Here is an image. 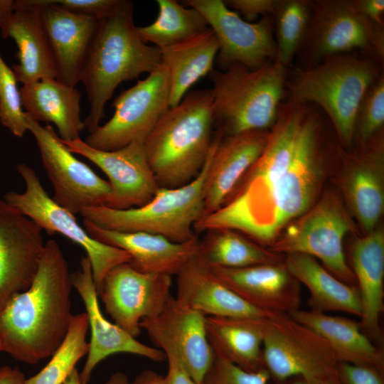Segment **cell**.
Listing matches in <instances>:
<instances>
[{
    "instance_id": "83f0119b",
    "label": "cell",
    "mask_w": 384,
    "mask_h": 384,
    "mask_svg": "<svg viewBox=\"0 0 384 384\" xmlns=\"http://www.w3.org/2000/svg\"><path fill=\"white\" fill-rule=\"evenodd\" d=\"M26 113L37 122L53 123L63 141L80 139L85 128L80 117V92L56 78H45L19 89Z\"/></svg>"
},
{
    "instance_id": "30bf717a",
    "label": "cell",
    "mask_w": 384,
    "mask_h": 384,
    "mask_svg": "<svg viewBox=\"0 0 384 384\" xmlns=\"http://www.w3.org/2000/svg\"><path fill=\"white\" fill-rule=\"evenodd\" d=\"M262 351L265 368L276 384L336 373L338 360L328 343L288 313L274 312L267 318Z\"/></svg>"
},
{
    "instance_id": "d590c367",
    "label": "cell",
    "mask_w": 384,
    "mask_h": 384,
    "mask_svg": "<svg viewBox=\"0 0 384 384\" xmlns=\"http://www.w3.org/2000/svg\"><path fill=\"white\" fill-rule=\"evenodd\" d=\"M311 5L305 0H277L273 14L277 26L274 60L285 67L292 61L306 31Z\"/></svg>"
},
{
    "instance_id": "603a6c76",
    "label": "cell",
    "mask_w": 384,
    "mask_h": 384,
    "mask_svg": "<svg viewBox=\"0 0 384 384\" xmlns=\"http://www.w3.org/2000/svg\"><path fill=\"white\" fill-rule=\"evenodd\" d=\"M210 269L223 283L257 309L269 313H289L299 309L301 284L284 262L237 269Z\"/></svg>"
},
{
    "instance_id": "3957f363",
    "label": "cell",
    "mask_w": 384,
    "mask_h": 384,
    "mask_svg": "<svg viewBox=\"0 0 384 384\" xmlns=\"http://www.w3.org/2000/svg\"><path fill=\"white\" fill-rule=\"evenodd\" d=\"M161 63V50L144 42L137 31L132 3L119 0L115 10L100 21L80 74L90 105L84 120L89 133L100 125L120 83L149 74Z\"/></svg>"
},
{
    "instance_id": "6da1fadb",
    "label": "cell",
    "mask_w": 384,
    "mask_h": 384,
    "mask_svg": "<svg viewBox=\"0 0 384 384\" xmlns=\"http://www.w3.org/2000/svg\"><path fill=\"white\" fill-rule=\"evenodd\" d=\"M319 129L302 105L279 107L257 160L225 202L195 223V233L233 230L270 248L321 191L325 166Z\"/></svg>"
},
{
    "instance_id": "d4e9b609",
    "label": "cell",
    "mask_w": 384,
    "mask_h": 384,
    "mask_svg": "<svg viewBox=\"0 0 384 384\" xmlns=\"http://www.w3.org/2000/svg\"><path fill=\"white\" fill-rule=\"evenodd\" d=\"M176 276L175 298L205 316L262 319L273 314L257 309L244 300L197 257Z\"/></svg>"
},
{
    "instance_id": "ee69618b",
    "label": "cell",
    "mask_w": 384,
    "mask_h": 384,
    "mask_svg": "<svg viewBox=\"0 0 384 384\" xmlns=\"http://www.w3.org/2000/svg\"><path fill=\"white\" fill-rule=\"evenodd\" d=\"M348 4L355 11L365 16L375 23L383 26V0H351L348 1Z\"/></svg>"
},
{
    "instance_id": "f1b7e54d",
    "label": "cell",
    "mask_w": 384,
    "mask_h": 384,
    "mask_svg": "<svg viewBox=\"0 0 384 384\" xmlns=\"http://www.w3.org/2000/svg\"><path fill=\"white\" fill-rule=\"evenodd\" d=\"M288 314L320 335L334 352L338 362L371 366L384 371L381 348L363 333L359 322L311 310L299 309Z\"/></svg>"
},
{
    "instance_id": "e0dca14e",
    "label": "cell",
    "mask_w": 384,
    "mask_h": 384,
    "mask_svg": "<svg viewBox=\"0 0 384 384\" xmlns=\"http://www.w3.org/2000/svg\"><path fill=\"white\" fill-rule=\"evenodd\" d=\"M42 233L32 219L0 197V310L32 284L45 245Z\"/></svg>"
},
{
    "instance_id": "f35d334b",
    "label": "cell",
    "mask_w": 384,
    "mask_h": 384,
    "mask_svg": "<svg viewBox=\"0 0 384 384\" xmlns=\"http://www.w3.org/2000/svg\"><path fill=\"white\" fill-rule=\"evenodd\" d=\"M270 375L266 368L256 372L246 371L215 353L213 363L204 384H268Z\"/></svg>"
},
{
    "instance_id": "7402d4cb",
    "label": "cell",
    "mask_w": 384,
    "mask_h": 384,
    "mask_svg": "<svg viewBox=\"0 0 384 384\" xmlns=\"http://www.w3.org/2000/svg\"><path fill=\"white\" fill-rule=\"evenodd\" d=\"M83 225L93 239L127 252L131 257L129 263L142 272L177 275L198 255V237L188 242H176L148 233L104 229L84 219Z\"/></svg>"
},
{
    "instance_id": "681fc988",
    "label": "cell",
    "mask_w": 384,
    "mask_h": 384,
    "mask_svg": "<svg viewBox=\"0 0 384 384\" xmlns=\"http://www.w3.org/2000/svg\"><path fill=\"white\" fill-rule=\"evenodd\" d=\"M63 384H85L82 382L80 373L75 368L66 378Z\"/></svg>"
},
{
    "instance_id": "4dcf8cb0",
    "label": "cell",
    "mask_w": 384,
    "mask_h": 384,
    "mask_svg": "<svg viewBox=\"0 0 384 384\" xmlns=\"http://www.w3.org/2000/svg\"><path fill=\"white\" fill-rule=\"evenodd\" d=\"M284 255L288 271L309 291L310 310L323 313L342 311L361 317L362 305L356 286L338 279L313 257L302 253Z\"/></svg>"
},
{
    "instance_id": "9a60e30c",
    "label": "cell",
    "mask_w": 384,
    "mask_h": 384,
    "mask_svg": "<svg viewBox=\"0 0 384 384\" xmlns=\"http://www.w3.org/2000/svg\"><path fill=\"white\" fill-rule=\"evenodd\" d=\"M140 327L160 350L175 354L191 376L203 383L215 358L204 315L171 296L164 309L143 319Z\"/></svg>"
},
{
    "instance_id": "7c38bea8",
    "label": "cell",
    "mask_w": 384,
    "mask_h": 384,
    "mask_svg": "<svg viewBox=\"0 0 384 384\" xmlns=\"http://www.w3.org/2000/svg\"><path fill=\"white\" fill-rule=\"evenodd\" d=\"M26 119L53 184V201L74 215L87 208L106 206L110 194L108 181L77 159L50 124L43 126L28 114Z\"/></svg>"
},
{
    "instance_id": "836d02e7",
    "label": "cell",
    "mask_w": 384,
    "mask_h": 384,
    "mask_svg": "<svg viewBox=\"0 0 384 384\" xmlns=\"http://www.w3.org/2000/svg\"><path fill=\"white\" fill-rule=\"evenodd\" d=\"M159 8L154 22L137 26L141 39L163 50L187 41L209 28L203 16L196 9L186 8L175 0H156Z\"/></svg>"
},
{
    "instance_id": "e575fe53",
    "label": "cell",
    "mask_w": 384,
    "mask_h": 384,
    "mask_svg": "<svg viewBox=\"0 0 384 384\" xmlns=\"http://www.w3.org/2000/svg\"><path fill=\"white\" fill-rule=\"evenodd\" d=\"M87 331L86 313L73 315L63 341L48 363L36 374L26 378L23 384H63L78 362L87 353Z\"/></svg>"
},
{
    "instance_id": "7dc6e473",
    "label": "cell",
    "mask_w": 384,
    "mask_h": 384,
    "mask_svg": "<svg viewBox=\"0 0 384 384\" xmlns=\"http://www.w3.org/2000/svg\"><path fill=\"white\" fill-rule=\"evenodd\" d=\"M130 384H165V382L164 376L160 374L151 370H144Z\"/></svg>"
},
{
    "instance_id": "f6af8a7d",
    "label": "cell",
    "mask_w": 384,
    "mask_h": 384,
    "mask_svg": "<svg viewBox=\"0 0 384 384\" xmlns=\"http://www.w3.org/2000/svg\"><path fill=\"white\" fill-rule=\"evenodd\" d=\"M25 379L24 374L17 367L0 368V384H23Z\"/></svg>"
},
{
    "instance_id": "f546056e",
    "label": "cell",
    "mask_w": 384,
    "mask_h": 384,
    "mask_svg": "<svg viewBox=\"0 0 384 384\" xmlns=\"http://www.w3.org/2000/svg\"><path fill=\"white\" fill-rule=\"evenodd\" d=\"M267 318L206 316L214 353L246 371L265 368L262 347Z\"/></svg>"
},
{
    "instance_id": "4316f807",
    "label": "cell",
    "mask_w": 384,
    "mask_h": 384,
    "mask_svg": "<svg viewBox=\"0 0 384 384\" xmlns=\"http://www.w3.org/2000/svg\"><path fill=\"white\" fill-rule=\"evenodd\" d=\"M384 151L380 135L349 161L343 181L346 202L366 234L375 230L384 209Z\"/></svg>"
},
{
    "instance_id": "7bdbcfd3",
    "label": "cell",
    "mask_w": 384,
    "mask_h": 384,
    "mask_svg": "<svg viewBox=\"0 0 384 384\" xmlns=\"http://www.w3.org/2000/svg\"><path fill=\"white\" fill-rule=\"evenodd\" d=\"M168 370L164 378L165 384H204L196 382L186 370L181 361L174 353H166Z\"/></svg>"
},
{
    "instance_id": "5b68a950",
    "label": "cell",
    "mask_w": 384,
    "mask_h": 384,
    "mask_svg": "<svg viewBox=\"0 0 384 384\" xmlns=\"http://www.w3.org/2000/svg\"><path fill=\"white\" fill-rule=\"evenodd\" d=\"M286 67L270 60L251 70L233 65L225 71L213 70L215 125L224 136L254 130L267 131L276 122L284 95Z\"/></svg>"
},
{
    "instance_id": "2e32d148",
    "label": "cell",
    "mask_w": 384,
    "mask_h": 384,
    "mask_svg": "<svg viewBox=\"0 0 384 384\" xmlns=\"http://www.w3.org/2000/svg\"><path fill=\"white\" fill-rule=\"evenodd\" d=\"M62 142L73 154L92 161L107 175L110 194L106 207L125 210L141 206L148 203L159 188L144 143L133 142L116 150L102 151L81 139Z\"/></svg>"
},
{
    "instance_id": "7a4b0ae2",
    "label": "cell",
    "mask_w": 384,
    "mask_h": 384,
    "mask_svg": "<svg viewBox=\"0 0 384 384\" xmlns=\"http://www.w3.org/2000/svg\"><path fill=\"white\" fill-rule=\"evenodd\" d=\"M72 288L65 256L58 242L49 240L30 287L0 310L2 351L30 365L50 357L70 326Z\"/></svg>"
},
{
    "instance_id": "1f68e13d",
    "label": "cell",
    "mask_w": 384,
    "mask_h": 384,
    "mask_svg": "<svg viewBox=\"0 0 384 384\" xmlns=\"http://www.w3.org/2000/svg\"><path fill=\"white\" fill-rule=\"evenodd\" d=\"M219 46L213 31H206L160 50L170 83L169 107L179 104L189 88L213 70Z\"/></svg>"
},
{
    "instance_id": "bcb514c9",
    "label": "cell",
    "mask_w": 384,
    "mask_h": 384,
    "mask_svg": "<svg viewBox=\"0 0 384 384\" xmlns=\"http://www.w3.org/2000/svg\"><path fill=\"white\" fill-rule=\"evenodd\" d=\"M292 381H287L282 384H341L337 372L321 378H306L302 377H295Z\"/></svg>"
},
{
    "instance_id": "8992f818",
    "label": "cell",
    "mask_w": 384,
    "mask_h": 384,
    "mask_svg": "<svg viewBox=\"0 0 384 384\" xmlns=\"http://www.w3.org/2000/svg\"><path fill=\"white\" fill-rule=\"evenodd\" d=\"M215 137L200 174L188 183L176 188H159L146 203L125 210L106 206L85 209L84 220L119 232H143L185 242L198 237L195 223L203 215L204 186Z\"/></svg>"
},
{
    "instance_id": "ab89813d",
    "label": "cell",
    "mask_w": 384,
    "mask_h": 384,
    "mask_svg": "<svg viewBox=\"0 0 384 384\" xmlns=\"http://www.w3.org/2000/svg\"><path fill=\"white\" fill-rule=\"evenodd\" d=\"M48 4L66 11L88 16L98 20L110 15L119 0H46Z\"/></svg>"
},
{
    "instance_id": "ac0fdd59",
    "label": "cell",
    "mask_w": 384,
    "mask_h": 384,
    "mask_svg": "<svg viewBox=\"0 0 384 384\" xmlns=\"http://www.w3.org/2000/svg\"><path fill=\"white\" fill-rule=\"evenodd\" d=\"M0 36L17 46L18 63L11 68L18 82L57 78L42 6L36 0H0Z\"/></svg>"
},
{
    "instance_id": "ba28073f",
    "label": "cell",
    "mask_w": 384,
    "mask_h": 384,
    "mask_svg": "<svg viewBox=\"0 0 384 384\" xmlns=\"http://www.w3.org/2000/svg\"><path fill=\"white\" fill-rule=\"evenodd\" d=\"M351 228L352 223L340 198L328 194L291 222L269 249L280 255L302 253L317 258L338 279L356 286L343 246Z\"/></svg>"
},
{
    "instance_id": "277c9868",
    "label": "cell",
    "mask_w": 384,
    "mask_h": 384,
    "mask_svg": "<svg viewBox=\"0 0 384 384\" xmlns=\"http://www.w3.org/2000/svg\"><path fill=\"white\" fill-rule=\"evenodd\" d=\"M210 89L191 91L169 107L144 142L159 188L183 186L201 171L215 135Z\"/></svg>"
},
{
    "instance_id": "9c48e42d",
    "label": "cell",
    "mask_w": 384,
    "mask_h": 384,
    "mask_svg": "<svg viewBox=\"0 0 384 384\" xmlns=\"http://www.w3.org/2000/svg\"><path fill=\"white\" fill-rule=\"evenodd\" d=\"M16 170L25 183L26 189L23 193L8 191L4 200L32 219L48 234L60 233L81 246L90 262L97 291L112 268L130 262L131 257L124 250L91 238L78 224L74 214L49 196L31 166L21 163L16 165Z\"/></svg>"
},
{
    "instance_id": "44dd1931",
    "label": "cell",
    "mask_w": 384,
    "mask_h": 384,
    "mask_svg": "<svg viewBox=\"0 0 384 384\" xmlns=\"http://www.w3.org/2000/svg\"><path fill=\"white\" fill-rule=\"evenodd\" d=\"M268 132L254 130L223 137L218 131L204 186L203 216L217 210L229 198L260 156Z\"/></svg>"
},
{
    "instance_id": "8d00e7d4",
    "label": "cell",
    "mask_w": 384,
    "mask_h": 384,
    "mask_svg": "<svg viewBox=\"0 0 384 384\" xmlns=\"http://www.w3.org/2000/svg\"><path fill=\"white\" fill-rule=\"evenodd\" d=\"M17 82L11 68L0 54V122L13 135L21 138L28 129Z\"/></svg>"
},
{
    "instance_id": "ffe728a7",
    "label": "cell",
    "mask_w": 384,
    "mask_h": 384,
    "mask_svg": "<svg viewBox=\"0 0 384 384\" xmlns=\"http://www.w3.org/2000/svg\"><path fill=\"white\" fill-rule=\"evenodd\" d=\"M80 265V267L71 274V282L85 304L88 329L90 331L87 356L80 373L82 382L88 384L95 367L115 353H131L157 362L166 360V354L161 350L139 342L104 316L99 306L91 265L86 256L82 257Z\"/></svg>"
},
{
    "instance_id": "d6986e66",
    "label": "cell",
    "mask_w": 384,
    "mask_h": 384,
    "mask_svg": "<svg viewBox=\"0 0 384 384\" xmlns=\"http://www.w3.org/2000/svg\"><path fill=\"white\" fill-rule=\"evenodd\" d=\"M314 8L310 26L312 50L316 57L329 58L361 49L383 58V26L353 10L348 1H317Z\"/></svg>"
},
{
    "instance_id": "60d3db41",
    "label": "cell",
    "mask_w": 384,
    "mask_h": 384,
    "mask_svg": "<svg viewBox=\"0 0 384 384\" xmlns=\"http://www.w3.org/2000/svg\"><path fill=\"white\" fill-rule=\"evenodd\" d=\"M336 372L341 384H384V371L374 367L338 362Z\"/></svg>"
},
{
    "instance_id": "52a82bcc",
    "label": "cell",
    "mask_w": 384,
    "mask_h": 384,
    "mask_svg": "<svg viewBox=\"0 0 384 384\" xmlns=\"http://www.w3.org/2000/svg\"><path fill=\"white\" fill-rule=\"evenodd\" d=\"M378 76L376 65L370 59L332 55L321 64L297 73L289 85L291 103L319 105L330 118L341 142L350 146L359 107Z\"/></svg>"
},
{
    "instance_id": "8fae6325",
    "label": "cell",
    "mask_w": 384,
    "mask_h": 384,
    "mask_svg": "<svg viewBox=\"0 0 384 384\" xmlns=\"http://www.w3.org/2000/svg\"><path fill=\"white\" fill-rule=\"evenodd\" d=\"M169 95V74L162 63L114 100L112 117L90 133L85 142L102 151L116 150L133 142L144 143L170 107Z\"/></svg>"
},
{
    "instance_id": "d6a6232c",
    "label": "cell",
    "mask_w": 384,
    "mask_h": 384,
    "mask_svg": "<svg viewBox=\"0 0 384 384\" xmlns=\"http://www.w3.org/2000/svg\"><path fill=\"white\" fill-rule=\"evenodd\" d=\"M197 257L210 268H243L284 262V255L275 253L242 234L228 229L205 232L198 243Z\"/></svg>"
},
{
    "instance_id": "f907efd6",
    "label": "cell",
    "mask_w": 384,
    "mask_h": 384,
    "mask_svg": "<svg viewBox=\"0 0 384 384\" xmlns=\"http://www.w3.org/2000/svg\"><path fill=\"white\" fill-rule=\"evenodd\" d=\"M2 352V348H1V345L0 343V353Z\"/></svg>"
},
{
    "instance_id": "c3c4849f",
    "label": "cell",
    "mask_w": 384,
    "mask_h": 384,
    "mask_svg": "<svg viewBox=\"0 0 384 384\" xmlns=\"http://www.w3.org/2000/svg\"><path fill=\"white\" fill-rule=\"evenodd\" d=\"M105 384H130V382L125 373L117 372L110 375Z\"/></svg>"
},
{
    "instance_id": "b9f144b4",
    "label": "cell",
    "mask_w": 384,
    "mask_h": 384,
    "mask_svg": "<svg viewBox=\"0 0 384 384\" xmlns=\"http://www.w3.org/2000/svg\"><path fill=\"white\" fill-rule=\"evenodd\" d=\"M224 2L233 11L242 14L247 21L252 22L260 15L274 14L277 0H227Z\"/></svg>"
},
{
    "instance_id": "74e56055",
    "label": "cell",
    "mask_w": 384,
    "mask_h": 384,
    "mask_svg": "<svg viewBox=\"0 0 384 384\" xmlns=\"http://www.w3.org/2000/svg\"><path fill=\"white\" fill-rule=\"evenodd\" d=\"M384 124L383 75L371 85L359 107L354 137L366 144L383 129Z\"/></svg>"
},
{
    "instance_id": "5bb4252c",
    "label": "cell",
    "mask_w": 384,
    "mask_h": 384,
    "mask_svg": "<svg viewBox=\"0 0 384 384\" xmlns=\"http://www.w3.org/2000/svg\"><path fill=\"white\" fill-rule=\"evenodd\" d=\"M186 2L203 16L215 33L219 46L216 60L222 68L241 65L255 70L275 59L276 42L267 15L257 22H248L222 0Z\"/></svg>"
},
{
    "instance_id": "cb8c5ba5",
    "label": "cell",
    "mask_w": 384,
    "mask_h": 384,
    "mask_svg": "<svg viewBox=\"0 0 384 384\" xmlns=\"http://www.w3.org/2000/svg\"><path fill=\"white\" fill-rule=\"evenodd\" d=\"M42 14L59 81L76 87L100 20L36 0Z\"/></svg>"
},
{
    "instance_id": "4fadbf2b",
    "label": "cell",
    "mask_w": 384,
    "mask_h": 384,
    "mask_svg": "<svg viewBox=\"0 0 384 384\" xmlns=\"http://www.w3.org/2000/svg\"><path fill=\"white\" fill-rule=\"evenodd\" d=\"M171 284V276L142 272L125 262L106 274L97 292L114 324L136 338L141 321L164 309Z\"/></svg>"
},
{
    "instance_id": "484cf974",
    "label": "cell",
    "mask_w": 384,
    "mask_h": 384,
    "mask_svg": "<svg viewBox=\"0 0 384 384\" xmlns=\"http://www.w3.org/2000/svg\"><path fill=\"white\" fill-rule=\"evenodd\" d=\"M351 263L362 305L361 329L381 348L380 318L384 311L383 230H373L355 241L351 250Z\"/></svg>"
}]
</instances>
